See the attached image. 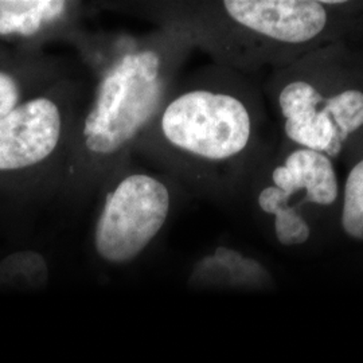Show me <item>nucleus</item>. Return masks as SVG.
<instances>
[{
	"instance_id": "nucleus-2",
	"label": "nucleus",
	"mask_w": 363,
	"mask_h": 363,
	"mask_svg": "<svg viewBox=\"0 0 363 363\" xmlns=\"http://www.w3.org/2000/svg\"><path fill=\"white\" fill-rule=\"evenodd\" d=\"M108 40V39H106ZM96 70L69 148L58 205L78 210L96 201L154 120L195 48L177 28L157 26L142 37L84 35L77 45Z\"/></svg>"
},
{
	"instance_id": "nucleus-13",
	"label": "nucleus",
	"mask_w": 363,
	"mask_h": 363,
	"mask_svg": "<svg viewBox=\"0 0 363 363\" xmlns=\"http://www.w3.org/2000/svg\"><path fill=\"white\" fill-rule=\"evenodd\" d=\"M25 91L23 81L13 70L0 69V118L26 101Z\"/></svg>"
},
{
	"instance_id": "nucleus-5",
	"label": "nucleus",
	"mask_w": 363,
	"mask_h": 363,
	"mask_svg": "<svg viewBox=\"0 0 363 363\" xmlns=\"http://www.w3.org/2000/svg\"><path fill=\"white\" fill-rule=\"evenodd\" d=\"M89 94L82 79L67 76L0 118V175L33 172L57 199Z\"/></svg>"
},
{
	"instance_id": "nucleus-10",
	"label": "nucleus",
	"mask_w": 363,
	"mask_h": 363,
	"mask_svg": "<svg viewBox=\"0 0 363 363\" xmlns=\"http://www.w3.org/2000/svg\"><path fill=\"white\" fill-rule=\"evenodd\" d=\"M247 194L250 195L259 214L272 218L273 232L281 245L296 247L310 240L311 225L303 210L294 206L279 189L268 182L255 178Z\"/></svg>"
},
{
	"instance_id": "nucleus-11",
	"label": "nucleus",
	"mask_w": 363,
	"mask_h": 363,
	"mask_svg": "<svg viewBox=\"0 0 363 363\" xmlns=\"http://www.w3.org/2000/svg\"><path fill=\"white\" fill-rule=\"evenodd\" d=\"M48 279V264L35 252L13 253L0 262V286L38 289Z\"/></svg>"
},
{
	"instance_id": "nucleus-12",
	"label": "nucleus",
	"mask_w": 363,
	"mask_h": 363,
	"mask_svg": "<svg viewBox=\"0 0 363 363\" xmlns=\"http://www.w3.org/2000/svg\"><path fill=\"white\" fill-rule=\"evenodd\" d=\"M340 226L350 238L363 241V151L351 164L340 189Z\"/></svg>"
},
{
	"instance_id": "nucleus-9",
	"label": "nucleus",
	"mask_w": 363,
	"mask_h": 363,
	"mask_svg": "<svg viewBox=\"0 0 363 363\" xmlns=\"http://www.w3.org/2000/svg\"><path fill=\"white\" fill-rule=\"evenodd\" d=\"M189 284L196 289L267 291L274 286V281L257 259L220 247L196 262Z\"/></svg>"
},
{
	"instance_id": "nucleus-7",
	"label": "nucleus",
	"mask_w": 363,
	"mask_h": 363,
	"mask_svg": "<svg viewBox=\"0 0 363 363\" xmlns=\"http://www.w3.org/2000/svg\"><path fill=\"white\" fill-rule=\"evenodd\" d=\"M255 178L279 189L303 211L306 206L333 208L340 201V183L334 160L310 148L289 144L280 154L271 156Z\"/></svg>"
},
{
	"instance_id": "nucleus-3",
	"label": "nucleus",
	"mask_w": 363,
	"mask_h": 363,
	"mask_svg": "<svg viewBox=\"0 0 363 363\" xmlns=\"http://www.w3.org/2000/svg\"><path fill=\"white\" fill-rule=\"evenodd\" d=\"M347 1H148L138 7L157 26L179 30L214 64L241 73L272 70L343 39Z\"/></svg>"
},
{
	"instance_id": "nucleus-8",
	"label": "nucleus",
	"mask_w": 363,
	"mask_h": 363,
	"mask_svg": "<svg viewBox=\"0 0 363 363\" xmlns=\"http://www.w3.org/2000/svg\"><path fill=\"white\" fill-rule=\"evenodd\" d=\"M84 4L69 0H0V38L69 40L81 30Z\"/></svg>"
},
{
	"instance_id": "nucleus-1",
	"label": "nucleus",
	"mask_w": 363,
	"mask_h": 363,
	"mask_svg": "<svg viewBox=\"0 0 363 363\" xmlns=\"http://www.w3.org/2000/svg\"><path fill=\"white\" fill-rule=\"evenodd\" d=\"M264 96L245 73L213 64L181 77L135 145L181 189L226 203L272 156Z\"/></svg>"
},
{
	"instance_id": "nucleus-4",
	"label": "nucleus",
	"mask_w": 363,
	"mask_h": 363,
	"mask_svg": "<svg viewBox=\"0 0 363 363\" xmlns=\"http://www.w3.org/2000/svg\"><path fill=\"white\" fill-rule=\"evenodd\" d=\"M265 94L288 143L339 159L363 132V48L325 43L272 70Z\"/></svg>"
},
{
	"instance_id": "nucleus-6",
	"label": "nucleus",
	"mask_w": 363,
	"mask_h": 363,
	"mask_svg": "<svg viewBox=\"0 0 363 363\" xmlns=\"http://www.w3.org/2000/svg\"><path fill=\"white\" fill-rule=\"evenodd\" d=\"M179 184L135 163L115 172L96 198L93 247L112 265L138 259L162 233L178 201Z\"/></svg>"
}]
</instances>
